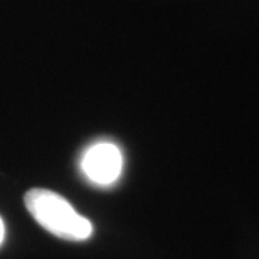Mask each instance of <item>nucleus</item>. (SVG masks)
<instances>
[{
	"label": "nucleus",
	"mask_w": 259,
	"mask_h": 259,
	"mask_svg": "<svg viewBox=\"0 0 259 259\" xmlns=\"http://www.w3.org/2000/svg\"><path fill=\"white\" fill-rule=\"evenodd\" d=\"M124 158L121 148L107 140L91 144L82 153L79 168L83 177L95 186L110 187L122 173Z\"/></svg>",
	"instance_id": "f03ea898"
},
{
	"label": "nucleus",
	"mask_w": 259,
	"mask_h": 259,
	"mask_svg": "<svg viewBox=\"0 0 259 259\" xmlns=\"http://www.w3.org/2000/svg\"><path fill=\"white\" fill-rule=\"evenodd\" d=\"M5 223H3V221H2V218H0V245L3 243V241H5Z\"/></svg>",
	"instance_id": "7ed1b4c3"
},
{
	"label": "nucleus",
	"mask_w": 259,
	"mask_h": 259,
	"mask_svg": "<svg viewBox=\"0 0 259 259\" xmlns=\"http://www.w3.org/2000/svg\"><path fill=\"white\" fill-rule=\"evenodd\" d=\"M25 204L32 218L56 238L82 242L90 239L93 235V223L55 192L47 189H32L25 194Z\"/></svg>",
	"instance_id": "f257e3e1"
}]
</instances>
